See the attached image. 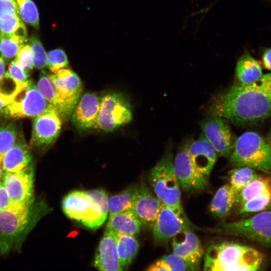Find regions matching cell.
Here are the masks:
<instances>
[{"label":"cell","instance_id":"4316f807","mask_svg":"<svg viewBox=\"0 0 271 271\" xmlns=\"http://www.w3.org/2000/svg\"><path fill=\"white\" fill-rule=\"evenodd\" d=\"M271 185V176L258 175L238 194L235 203L241 205L246 201L265 193Z\"/></svg>","mask_w":271,"mask_h":271},{"label":"cell","instance_id":"60d3db41","mask_svg":"<svg viewBox=\"0 0 271 271\" xmlns=\"http://www.w3.org/2000/svg\"><path fill=\"white\" fill-rule=\"evenodd\" d=\"M11 204L9 194L2 181H0V211L8 207Z\"/></svg>","mask_w":271,"mask_h":271},{"label":"cell","instance_id":"ac0fdd59","mask_svg":"<svg viewBox=\"0 0 271 271\" xmlns=\"http://www.w3.org/2000/svg\"><path fill=\"white\" fill-rule=\"evenodd\" d=\"M164 203L149 189L145 183L139 187L131 207L142 225L152 227L157 216Z\"/></svg>","mask_w":271,"mask_h":271},{"label":"cell","instance_id":"30bf717a","mask_svg":"<svg viewBox=\"0 0 271 271\" xmlns=\"http://www.w3.org/2000/svg\"><path fill=\"white\" fill-rule=\"evenodd\" d=\"M51 76L57 89L59 110L63 117H69L82 92L81 80L75 72L68 68L60 69Z\"/></svg>","mask_w":271,"mask_h":271},{"label":"cell","instance_id":"277c9868","mask_svg":"<svg viewBox=\"0 0 271 271\" xmlns=\"http://www.w3.org/2000/svg\"><path fill=\"white\" fill-rule=\"evenodd\" d=\"M173 156L164 155L151 170L149 181L155 195L167 206L185 216L181 201L180 186L173 167Z\"/></svg>","mask_w":271,"mask_h":271},{"label":"cell","instance_id":"8992f818","mask_svg":"<svg viewBox=\"0 0 271 271\" xmlns=\"http://www.w3.org/2000/svg\"><path fill=\"white\" fill-rule=\"evenodd\" d=\"M62 208L68 217L92 229L100 227L108 216L87 192L84 191L75 190L67 194L62 200Z\"/></svg>","mask_w":271,"mask_h":271},{"label":"cell","instance_id":"f546056e","mask_svg":"<svg viewBox=\"0 0 271 271\" xmlns=\"http://www.w3.org/2000/svg\"><path fill=\"white\" fill-rule=\"evenodd\" d=\"M37 87L44 98L59 110L60 104L57 89L51 74L42 70L40 74Z\"/></svg>","mask_w":271,"mask_h":271},{"label":"cell","instance_id":"4dcf8cb0","mask_svg":"<svg viewBox=\"0 0 271 271\" xmlns=\"http://www.w3.org/2000/svg\"><path fill=\"white\" fill-rule=\"evenodd\" d=\"M230 185L238 194L249 182L259 175L256 170L247 167H240L229 172Z\"/></svg>","mask_w":271,"mask_h":271},{"label":"cell","instance_id":"4fadbf2b","mask_svg":"<svg viewBox=\"0 0 271 271\" xmlns=\"http://www.w3.org/2000/svg\"><path fill=\"white\" fill-rule=\"evenodd\" d=\"M187 144L181 147L173 160V167L180 187L185 192H194L208 187V178L194 166L187 150Z\"/></svg>","mask_w":271,"mask_h":271},{"label":"cell","instance_id":"484cf974","mask_svg":"<svg viewBox=\"0 0 271 271\" xmlns=\"http://www.w3.org/2000/svg\"><path fill=\"white\" fill-rule=\"evenodd\" d=\"M116 247L121 265L125 269L136 256L139 243L133 235L117 234Z\"/></svg>","mask_w":271,"mask_h":271},{"label":"cell","instance_id":"836d02e7","mask_svg":"<svg viewBox=\"0 0 271 271\" xmlns=\"http://www.w3.org/2000/svg\"><path fill=\"white\" fill-rule=\"evenodd\" d=\"M20 18L35 29L39 28L38 9L32 0H15Z\"/></svg>","mask_w":271,"mask_h":271},{"label":"cell","instance_id":"cb8c5ba5","mask_svg":"<svg viewBox=\"0 0 271 271\" xmlns=\"http://www.w3.org/2000/svg\"><path fill=\"white\" fill-rule=\"evenodd\" d=\"M237 195L230 184L222 186L216 191L211 202V212L220 219L225 218L235 203Z\"/></svg>","mask_w":271,"mask_h":271},{"label":"cell","instance_id":"52a82bcc","mask_svg":"<svg viewBox=\"0 0 271 271\" xmlns=\"http://www.w3.org/2000/svg\"><path fill=\"white\" fill-rule=\"evenodd\" d=\"M220 233L247 238L271 247V210L259 212L246 219L225 223L214 230Z\"/></svg>","mask_w":271,"mask_h":271},{"label":"cell","instance_id":"ffe728a7","mask_svg":"<svg viewBox=\"0 0 271 271\" xmlns=\"http://www.w3.org/2000/svg\"><path fill=\"white\" fill-rule=\"evenodd\" d=\"M187 150L195 168L208 178L216 162L217 155L203 133L196 140L188 143Z\"/></svg>","mask_w":271,"mask_h":271},{"label":"cell","instance_id":"f1b7e54d","mask_svg":"<svg viewBox=\"0 0 271 271\" xmlns=\"http://www.w3.org/2000/svg\"><path fill=\"white\" fill-rule=\"evenodd\" d=\"M28 41V35L0 34V53L8 60L16 57L21 48Z\"/></svg>","mask_w":271,"mask_h":271},{"label":"cell","instance_id":"74e56055","mask_svg":"<svg viewBox=\"0 0 271 271\" xmlns=\"http://www.w3.org/2000/svg\"><path fill=\"white\" fill-rule=\"evenodd\" d=\"M15 61L29 75L33 68V55L30 45L26 44L18 53Z\"/></svg>","mask_w":271,"mask_h":271},{"label":"cell","instance_id":"d6986e66","mask_svg":"<svg viewBox=\"0 0 271 271\" xmlns=\"http://www.w3.org/2000/svg\"><path fill=\"white\" fill-rule=\"evenodd\" d=\"M116 236L117 234L105 230L94 257V265L97 269L103 271L124 270L118 255Z\"/></svg>","mask_w":271,"mask_h":271},{"label":"cell","instance_id":"e0dca14e","mask_svg":"<svg viewBox=\"0 0 271 271\" xmlns=\"http://www.w3.org/2000/svg\"><path fill=\"white\" fill-rule=\"evenodd\" d=\"M101 98L95 93L86 92L79 99L72 113V122L80 131L95 128L97 123Z\"/></svg>","mask_w":271,"mask_h":271},{"label":"cell","instance_id":"1f68e13d","mask_svg":"<svg viewBox=\"0 0 271 271\" xmlns=\"http://www.w3.org/2000/svg\"><path fill=\"white\" fill-rule=\"evenodd\" d=\"M19 136L15 123L0 122V161L4 155L15 144Z\"/></svg>","mask_w":271,"mask_h":271},{"label":"cell","instance_id":"2e32d148","mask_svg":"<svg viewBox=\"0 0 271 271\" xmlns=\"http://www.w3.org/2000/svg\"><path fill=\"white\" fill-rule=\"evenodd\" d=\"M173 253L198 269L203 249L201 242L191 228L180 232L171 238Z\"/></svg>","mask_w":271,"mask_h":271},{"label":"cell","instance_id":"9a60e30c","mask_svg":"<svg viewBox=\"0 0 271 271\" xmlns=\"http://www.w3.org/2000/svg\"><path fill=\"white\" fill-rule=\"evenodd\" d=\"M191 226L185 216L164 204L152 226L154 240L158 243H167L175 235Z\"/></svg>","mask_w":271,"mask_h":271},{"label":"cell","instance_id":"d4e9b609","mask_svg":"<svg viewBox=\"0 0 271 271\" xmlns=\"http://www.w3.org/2000/svg\"><path fill=\"white\" fill-rule=\"evenodd\" d=\"M139 186L131 185L119 193L108 198L109 216L131 209L137 196Z\"/></svg>","mask_w":271,"mask_h":271},{"label":"cell","instance_id":"9c48e42d","mask_svg":"<svg viewBox=\"0 0 271 271\" xmlns=\"http://www.w3.org/2000/svg\"><path fill=\"white\" fill-rule=\"evenodd\" d=\"M132 118L131 105L125 96L119 92H109L101 98L95 128L111 132L128 123Z\"/></svg>","mask_w":271,"mask_h":271},{"label":"cell","instance_id":"5bb4252c","mask_svg":"<svg viewBox=\"0 0 271 271\" xmlns=\"http://www.w3.org/2000/svg\"><path fill=\"white\" fill-rule=\"evenodd\" d=\"M202 133L217 154L228 158L231 154L235 141L226 120L212 115L201 121Z\"/></svg>","mask_w":271,"mask_h":271},{"label":"cell","instance_id":"f6af8a7d","mask_svg":"<svg viewBox=\"0 0 271 271\" xmlns=\"http://www.w3.org/2000/svg\"><path fill=\"white\" fill-rule=\"evenodd\" d=\"M265 139L271 145V130L267 133Z\"/></svg>","mask_w":271,"mask_h":271},{"label":"cell","instance_id":"b9f144b4","mask_svg":"<svg viewBox=\"0 0 271 271\" xmlns=\"http://www.w3.org/2000/svg\"><path fill=\"white\" fill-rule=\"evenodd\" d=\"M262 61L263 67L271 71V48L264 51L262 55Z\"/></svg>","mask_w":271,"mask_h":271},{"label":"cell","instance_id":"5b68a950","mask_svg":"<svg viewBox=\"0 0 271 271\" xmlns=\"http://www.w3.org/2000/svg\"><path fill=\"white\" fill-rule=\"evenodd\" d=\"M33 203L20 205L11 203L0 211V248L3 252L12 248L36 222L38 215H41L37 213Z\"/></svg>","mask_w":271,"mask_h":271},{"label":"cell","instance_id":"8fae6325","mask_svg":"<svg viewBox=\"0 0 271 271\" xmlns=\"http://www.w3.org/2000/svg\"><path fill=\"white\" fill-rule=\"evenodd\" d=\"M62 115L54 105L42 114L34 117L30 146L45 149L58 138L62 125Z\"/></svg>","mask_w":271,"mask_h":271},{"label":"cell","instance_id":"7a4b0ae2","mask_svg":"<svg viewBox=\"0 0 271 271\" xmlns=\"http://www.w3.org/2000/svg\"><path fill=\"white\" fill-rule=\"evenodd\" d=\"M263 255L251 247L230 241L211 244L204 256L205 270H256L260 267Z\"/></svg>","mask_w":271,"mask_h":271},{"label":"cell","instance_id":"d6a6232c","mask_svg":"<svg viewBox=\"0 0 271 271\" xmlns=\"http://www.w3.org/2000/svg\"><path fill=\"white\" fill-rule=\"evenodd\" d=\"M240 206V214L257 213L271 210V185L265 193L246 201Z\"/></svg>","mask_w":271,"mask_h":271},{"label":"cell","instance_id":"f35d334b","mask_svg":"<svg viewBox=\"0 0 271 271\" xmlns=\"http://www.w3.org/2000/svg\"><path fill=\"white\" fill-rule=\"evenodd\" d=\"M5 74L19 83L27 81L29 76L14 60L9 65L8 70Z\"/></svg>","mask_w":271,"mask_h":271},{"label":"cell","instance_id":"7bdbcfd3","mask_svg":"<svg viewBox=\"0 0 271 271\" xmlns=\"http://www.w3.org/2000/svg\"><path fill=\"white\" fill-rule=\"evenodd\" d=\"M10 102L8 99L0 96V115H2L5 108Z\"/></svg>","mask_w":271,"mask_h":271},{"label":"cell","instance_id":"44dd1931","mask_svg":"<svg viewBox=\"0 0 271 271\" xmlns=\"http://www.w3.org/2000/svg\"><path fill=\"white\" fill-rule=\"evenodd\" d=\"M32 161L31 151L23 137H19L13 146L3 156L0 163L4 172H17L29 166Z\"/></svg>","mask_w":271,"mask_h":271},{"label":"cell","instance_id":"bcb514c9","mask_svg":"<svg viewBox=\"0 0 271 271\" xmlns=\"http://www.w3.org/2000/svg\"><path fill=\"white\" fill-rule=\"evenodd\" d=\"M4 173V171H3V169L2 168V166L1 164L0 163V181H2Z\"/></svg>","mask_w":271,"mask_h":271},{"label":"cell","instance_id":"6da1fadb","mask_svg":"<svg viewBox=\"0 0 271 271\" xmlns=\"http://www.w3.org/2000/svg\"><path fill=\"white\" fill-rule=\"evenodd\" d=\"M212 115L236 124L257 122L271 115V72L252 83L232 85L214 99Z\"/></svg>","mask_w":271,"mask_h":271},{"label":"cell","instance_id":"ba28073f","mask_svg":"<svg viewBox=\"0 0 271 271\" xmlns=\"http://www.w3.org/2000/svg\"><path fill=\"white\" fill-rule=\"evenodd\" d=\"M42 95L32 80L23 82L2 116L9 118L35 117L45 112L51 105Z\"/></svg>","mask_w":271,"mask_h":271},{"label":"cell","instance_id":"ab89813d","mask_svg":"<svg viewBox=\"0 0 271 271\" xmlns=\"http://www.w3.org/2000/svg\"><path fill=\"white\" fill-rule=\"evenodd\" d=\"M17 14L19 13L15 0H0V19Z\"/></svg>","mask_w":271,"mask_h":271},{"label":"cell","instance_id":"8d00e7d4","mask_svg":"<svg viewBox=\"0 0 271 271\" xmlns=\"http://www.w3.org/2000/svg\"><path fill=\"white\" fill-rule=\"evenodd\" d=\"M47 58V66L53 72L65 68L69 64L66 54L62 49L58 48L49 51Z\"/></svg>","mask_w":271,"mask_h":271},{"label":"cell","instance_id":"d590c367","mask_svg":"<svg viewBox=\"0 0 271 271\" xmlns=\"http://www.w3.org/2000/svg\"><path fill=\"white\" fill-rule=\"evenodd\" d=\"M29 44L33 55V67L38 69L46 67L48 63L47 54L39 38L36 35L32 36L29 40Z\"/></svg>","mask_w":271,"mask_h":271},{"label":"cell","instance_id":"ee69618b","mask_svg":"<svg viewBox=\"0 0 271 271\" xmlns=\"http://www.w3.org/2000/svg\"><path fill=\"white\" fill-rule=\"evenodd\" d=\"M5 62L4 58L0 53V80L4 77L5 75Z\"/></svg>","mask_w":271,"mask_h":271},{"label":"cell","instance_id":"3957f363","mask_svg":"<svg viewBox=\"0 0 271 271\" xmlns=\"http://www.w3.org/2000/svg\"><path fill=\"white\" fill-rule=\"evenodd\" d=\"M229 157L235 166L271 171V145L256 132H246L238 138Z\"/></svg>","mask_w":271,"mask_h":271},{"label":"cell","instance_id":"e575fe53","mask_svg":"<svg viewBox=\"0 0 271 271\" xmlns=\"http://www.w3.org/2000/svg\"><path fill=\"white\" fill-rule=\"evenodd\" d=\"M0 34L28 35L24 21L19 14L0 19Z\"/></svg>","mask_w":271,"mask_h":271},{"label":"cell","instance_id":"603a6c76","mask_svg":"<svg viewBox=\"0 0 271 271\" xmlns=\"http://www.w3.org/2000/svg\"><path fill=\"white\" fill-rule=\"evenodd\" d=\"M263 75L258 61L249 53L244 52L238 59L235 75L239 83L247 84L255 82Z\"/></svg>","mask_w":271,"mask_h":271},{"label":"cell","instance_id":"7c38bea8","mask_svg":"<svg viewBox=\"0 0 271 271\" xmlns=\"http://www.w3.org/2000/svg\"><path fill=\"white\" fill-rule=\"evenodd\" d=\"M34 171L30 164L17 172H4L2 182L9 194L11 203L29 205L34 203Z\"/></svg>","mask_w":271,"mask_h":271},{"label":"cell","instance_id":"83f0119b","mask_svg":"<svg viewBox=\"0 0 271 271\" xmlns=\"http://www.w3.org/2000/svg\"><path fill=\"white\" fill-rule=\"evenodd\" d=\"M150 271L193 270L195 268L175 254L164 255L152 263L147 269Z\"/></svg>","mask_w":271,"mask_h":271},{"label":"cell","instance_id":"7402d4cb","mask_svg":"<svg viewBox=\"0 0 271 271\" xmlns=\"http://www.w3.org/2000/svg\"><path fill=\"white\" fill-rule=\"evenodd\" d=\"M141 226L133 212L128 209L109 216L106 230L116 234L134 236L140 232Z\"/></svg>","mask_w":271,"mask_h":271}]
</instances>
